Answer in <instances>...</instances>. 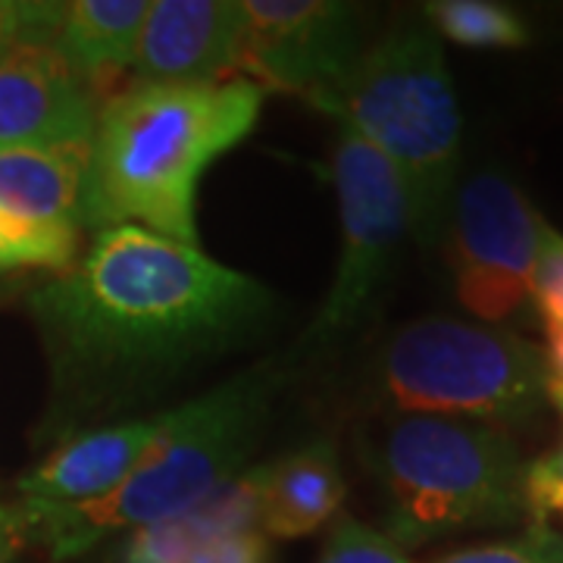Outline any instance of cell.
Masks as SVG:
<instances>
[{"instance_id":"cell-1","label":"cell","mask_w":563,"mask_h":563,"mask_svg":"<svg viewBox=\"0 0 563 563\" xmlns=\"http://www.w3.org/2000/svg\"><path fill=\"white\" fill-rule=\"evenodd\" d=\"M51 361L41 442L161 413L173 395L276 329L279 295L201 247L139 225L103 229L35 291Z\"/></svg>"},{"instance_id":"cell-2","label":"cell","mask_w":563,"mask_h":563,"mask_svg":"<svg viewBox=\"0 0 563 563\" xmlns=\"http://www.w3.org/2000/svg\"><path fill=\"white\" fill-rule=\"evenodd\" d=\"M257 81L129 85L98 110L81 229L139 225L169 242L198 247L195 198L203 173L239 147L261 120Z\"/></svg>"},{"instance_id":"cell-3","label":"cell","mask_w":563,"mask_h":563,"mask_svg":"<svg viewBox=\"0 0 563 563\" xmlns=\"http://www.w3.org/2000/svg\"><path fill=\"white\" fill-rule=\"evenodd\" d=\"M301 376L288 351L251 363L232 379L163 410V429L132 476L98 501L73 507H10L25 542H41L54 561L163 523L213 498L239 479L257 454L285 388Z\"/></svg>"},{"instance_id":"cell-4","label":"cell","mask_w":563,"mask_h":563,"mask_svg":"<svg viewBox=\"0 0 563 563\" xmlns=\"http://www.w3.org/2000/svg\"><path fill=\"white\" fill-rule=\"evenodd\" d=\"M310 103L391 163L407 191L413 242H439L457 191L463 141L442 38L420 22L401 25L369 44L351 73Z\"/></svg>"},{"instance_id":"cell-5","label":"cell","mask_w":563,"mask_h":563,"mask_svg":"<svg viewBox=\"0 0 563 563\" xmlns=\"http://www.w3.org/2000/svg\"><path fill=\"white\" fill-rule=\"evenodd\" d=\"M366 466L383 488L385 536L398 548L526 514L523 454L492 422L395 413L366 448Z\"/></svg>"},{"instance_id":"cell-6","label":"cell","mask_w":563,"mask_h":563,"mask_svg":"<svg viewBox=\"0 0 563 563\" xmlns=\"http://www.w3.org/2000/svg\"><path fill=\"white\" fill-rule=\"evenodd\" d=\"M369 398L391 417L435 413L510 432L548 407V363L539 344L504 325L420 317L379 347Z\"/></svg>"},{"instance_id":"cell-7","label":"cell","mask_w":563,"mask_h":563,"mask_svg":"<svg viewBox=\"0 0 563 563\" xmlns=\"http://www.w3.org/2000/svg\"><path fill=\"white\" fill-rule=\"evenodd\" d=\"M332 181L342 247L317 317L288 347V357L301 373L310 363L339 354L369 325L395 279L401 247L410 239V203L398 173L347 125H339Z\"/></svg>"},{"instance_id":"cell-8","label":"cell","mask_w":563,"mask_h":563,"mask_svg":"<svg viewBox=\"0 0 563 563\" xmlns=\"http://www.w3.org/2000/svg\"><path fill=\"white\" fill-rule=\"evenodd\" d=\"M544 220L514 181L485 169L454 191L444 235L454 295L485 325L523 317Z\"/></svg>"},{"instance_id":"cell-9","label":"cell","mask_w":563,"mask_h":563,"mask_svg":"<svg viewBox=\"0 0 563 563\" xmlns=\"http://www.w3.org/2000/svg\"><path fill=\"white\" fill-rule=\"evenodd\" d=\"M244 79L313 101L366 51L363 13L342 0H244Z\"/></svg>"},{"instance_id":"cell-10","label":"cell","mask_w":563,"mask_h":563,"mask_svg":"<svg viewBox=\"0 0 563 563\" xmlns=\"http://www.w3.org/2000/svg\"><path fill=\"white\" fill-rule=\"evenodd\" d=\"M242 0H157L141 22L135 85H210L242 66Z\"/></svg>"},{"instance_id":"cell-11","label":"cell","mask_w":563,"mask_h":563,"mask_svg":"<svg viewBox=\"0 0 563 563\" xmlns=\"http://www.w3.org/2000/svg\"><path fill=\"white\" fill-rule=\"evenodd\" d=\"M101 103L54 44H25L0 57V147L91 141Z\"/></svg>"},{"instance_id":"cell-12","label":"cell","mask_w":563,"mask_h":563,"mask_svg":"<svg viewBox=\"0 0 563 563\" xmlns=\"http://www.w3.org/2000/svg\"><path fill=\"white\" fill-rule=\"evenodd\" d=\"M163 429V410L154 417L125 420L73 435L54 444L44 461L22 476V507H73L98 501L120 488L144 461Z\"/></svg>"},{"instance_id":"cell-13","label":"cell","mask_w":563,"mask_h":563,"mask_svg":"<svg viewBox=\"0 0 563 563\" xmlns=\"http://www.w3.org/2000/svg\"><path fill=\"white\" fill-rule=\"evenodd\" d=\"M261 526L273 539H303L339 520L347 483L329 439L301 444L279 461L261 463Z\"/></svg>"},{"instance_id":"cell-14","label":"cell","mask_w":563,"mask_h":563,"mask_svg":"<svg viewBox=\"0 0 563 563\" xmlns=\"http://www.w3.org/2000/svg\"><path fill=\"white\" fill-rule=\"evenodd\" d=\"M91 141L0 147V210L35 225L79 229Z\"/></svg>"},{"instance_id":"cell-15","label":"cell","mask_w":563,"mask_h":563,"mask_svg":"<svg viewBox=\"0 0 563 563\" xmlns=\"http://www.w3.org/2000/svg\"><path fill=\"white\" fill-rule=\"evenodd\" d=\"M261 466H247L239 479L222 485L213 498L195 510L125 532L101 563H185L188 554L213 536L261 526Z\"/></svg>"},{"instance_id":"cell-16","label":"cell","mask_w":563,"mask_h":563,"mask_svg":"<svg viewBox=\"0 0 563 563\" xmlns=\"http://www.w3.org/2000/svg\"><path fill=\"white\" fill-rule=\"evenodd\" d=\"M147 0H73L63 3L54 47L98 98L132 69Z\"/></svg>"},{"instance_id":"cell-17","label":"cell","mask_w":563,"mask_h":563,"mask_svg":"<svg viewBox=\"0 0 563 563\" xmlns=\"http://www.w3.org/2000/svg\"><path fill=\"white\" fill-rule=\"evenodd\" d=\"M429 29L463 47H523L529 44L526 20L495 0H435L426 3Z\"/></svg>"},{"instance_id":"cell-18","label":"cell","mask_w":563,"mask_h":563,"mask_svg":"<svg viewBox=\"0 0 563 563\" xmlns=\"http://www.w3.org/2000/svg\"><path fill=\"white\" fill-rule=\"evenodd\" d=\"M79 251V229L35 225L0 210V269L13 266H47L69 269Z\"/></svg>"},{"instance_id":"cell-19","label":"cell","mask_w":563,"mask_h":563,"mask_svg":"<svg viewBox=\"0 0 563 563\" xmlns=\"http://www.w3.org/2000/svg\"><path fill=\"white\" fill-rule=\"evenodd\" d=\"M435 563H563V539L548 523H532L514 542L461 548Z\"/></svg>"},{"instance_id":"cell-20","label":"cell","mask_w":563,"mask_h":563,"mask_svg":"<svg viewBox=\"0 0 563 563\" xmlns=\"http://www.w3.org/2000/svg\"><path fill=\"white\" fill-rule=\"evenodd\" d=\"M317 563H410L404 548L391 542L383 529L339 517L329 539L322 544V554Z\"/></svg>"},{"instance_id":"cell-21","label":"cell","mask_w":563,"mask_h":563,"mask_svg":"<svg viewBox=\"0 0 563 563\" xmlns=\"http://www.w3.org/2000/svg\"><path fill=\"white\" fill-rule=\"evenodd\" d=\"M532 307L544 320V329H563V235L548 222L542 225L532 269Z\"/></svg>"},{"instance_id":"cell-22","label":"cell","mask_w":563,"mask_h":563,"mask_svg":"<svg viewBox=\"0 0 563 563\" xmlns=\"http://www.w3.org/2000/svg\"><path fill=\"white\" fill-rule=\"evenodd\" d=\"M63 3H7L0 0V57L25 44H51Z\"/></svg>"},{"instance_id":"cell-23","label":"cell","mask_w":563,"mask_h":563,"mask_svg":"<svg viewBox=\"0 0 563 563\" xmlns=\"http://www.w3.org/2000/svg\"><path fill=\"white\" fill-rule=\"evenodd\" d=\"M185 563H273V548L261 529H239L201 542Z\"/></svg>"},{"instance_id":"cell-24","label":"cell","mask_w":563,"mask_h":563,"mask_svg":"<svg viewBox=\"0 0 563 563\" xmlns=\"http://www.w3.org/2000/svg\"><path fill=\"white\" fill-rule=\"evenodd\" d=\"M22 544H25L22 529L13 523L10 514L3 510V514H0V563H16Z\"/></svg>"},{"instance_id":"cell-25","label":"cell","mask_w":563,"mask_h":563,"mask_svg":"<svg viewBox=\"0 0 563 563\" xmlns=\"http://www.w3.org/2000/svg\"><path fill=\"white\" fill-rule=\"evenodd\" d=\"M544 363H548V379L563 385V329H544Z\"/></svg>"},{"instance_id":"cell-26","label":"cell","mask_w":563,"mask_h":563,"mask_svg":"<svg viewBox=\"0 0 563 563\" xmlns=\"http://www.w3.org/2000/svg\"><path fill=\"white\" fill-rule=\"evenodd\" d=\"M548 404H554L563 417V385L551 383V379H548ZM558 457H561V466H563V448H558Z\"/></svg>"},{"instance_id":"cell-27","label":"cell","mask_w":563,"mask_h":563,"mask_svg":"<svg viewBox=\"0 0 563 563\" xmlns=\"http://www.w3.org/2000/svg\"><path fill=\"white\" fill-rule=\"evenodd\" d=\"M0 514H3V507H0Z\"/></svg>"}]
</instances>
